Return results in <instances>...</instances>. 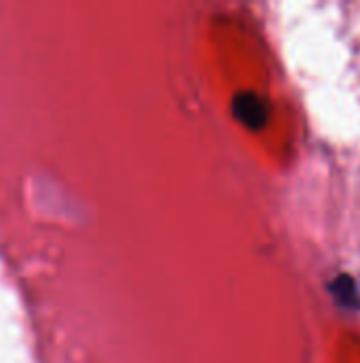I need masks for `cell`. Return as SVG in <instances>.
Here are the masks:
<instances>
[{
  "mask_svg": "<svg viewBox=\"0 0 360 363\" xmlns=\"http://www.w3.org/2000/svg\"><path fill=\"white\" fill-rule=\"evenodd\" d=\"M236 117L250 130H259L267 123V104L255 91H242L233 100Z\"/></svg>",
  "mask_w": 360,
  "mask_h": 363,
  "instance_id": "1",
  "label": "cell"
},
{
  "mask_svg": "<svg viewBox=\"0 0 360 363\" xmlns=\"http://www.w3.org/2000/svg\"><path fill=\"white\" fill-rule=\"evenodd\" d=\"M331 291L335 294V298L339 300V304L346 306V308H356L360 304L356 283H354V279L348 277V274L337 277V279L333 281V285H331Z\"/></svg>",
  "mask_w": 360,
  "mask_h": 363,
  "instance_id": "2",
  "label": "cell"
}]
</instances>
